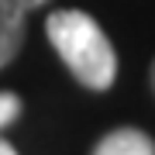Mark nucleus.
<instances>
[{
	"mask_svg": "<svg viewBox=\"0 0 155 155\" xmlns=\"http://www.w3.org/2000/svg\"><path fill=\"white\" fill-rule=\"evenodd\" d=\"M45 38L55 48V55L66 62V69L76 76L79 86L104 93L117 79V52L114 41L104 35L97 17L86 11H52L45 17Z\"/></svg>",
	"mask_w": 155,
	"mask_h": 155,
	"instance_id": "nucleus-1",
	"label": "nucleus"
},
{
	"mask_svg": "<svg viewBox=\"0 0 155 155\" xmlns=\"http://www.w3.org/2000/svg\"><path fill=\"white\" fill-rule=\"evenodd\" d=\"M45 0H0V69H7L17 59L24 45V24H28V14L38 11Z\"/></svg>",
	"mask_w": 155,
	"mask_h": 155,
	"instance_id": "nucleus-2",
	"label": "nucleus"
},
{
	"mask_svg": "<svg viewBox=\"0 0 155 155\" xmlns=\"http://www.w3.org/2000/svg\"><path fill=\"white\" fill-rule=\"evenodd\" d=\"M90 155H155V138L141 127H114L93 145Z\"/></svg>",
	"mask_w": 155,
	"mask_h": 155,
	"instance_id": "nucleus-3",
	"label": "nucleus"
},
{
	"mask_svg": "<svg viewBox=\"0 0 155 155\" xmlns=\"http://www.w3.org/2000/svg\"><path fill=\"white\" fill-rule=\"evenodd\" d=\"M17 114H21V97L17 93H0V127H7L11 121H17Z\"/></svg>",
	"mask_w": 155,
	"mask_h": 155,
	"instance_id": "nucleus-4",
	"label": "nucleus"
},
{
	"mask_svg": "<svg viewBox=\"0 0 155 155\" xmlns=\"http://www.w3.org/2000/svg\"><path fill=\"white\" fill-rule=\"evenodd\" d=\"M0 155H17V152H14V145H7L4 138H0Z\"/></svg>",
	"mask_w": 155,
	"mask_h": 155,
	"instance_id": "nucleus-5",
	"label": "nucleus"
},
{
	"mask_svg": "<svg viewBox=\"0 0 155 155\" xmlns=\"http://www.w3.org/2000/svg\"><path fill=\"white\" fill-rule=\"evenodd\" d=\"M148 86H152V93H155V59H152V66H148Z\"/></svg>",
	"mask_w": 155,
	"mask_h": 155,
	"instance_id": "nucleus-6",
	"label": "nucleus"
}]
</instances>
